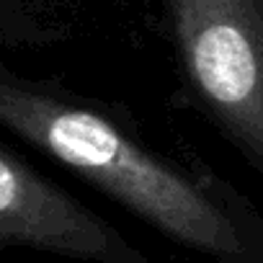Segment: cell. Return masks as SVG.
<instances>
[{
	"instance_id": "6da1fadb",
	"label": "cell",
	"mask_w": 263,
	"mask_h": 263,
	"mask_svg": "<svg viewBox=\"0 0 263 263\" xmlns=\"http://www.w3.org/2000/svg\"><path fill=\"white\" fill-rule=\"evenodd\" d=\"M0 121L168 237L222 258L242 250L232 219L199 186L150 155L106 116L3 80Z\"/></svg>"
},
{
	"instance_id": "7a4b0ae2",
	"label": "cell",
	"mask_w": 263,
	"mask_h": 263,
	"mask_svg": "<svg viewBox=\"0 0 263 263\" xmlns=\"http://www.w3.org/2000/svg\"><path fill=\"white\" fill-rule=\"evenodd\" d=\"M189 78L227 135L263 165V0H171Z\"/></svg>"
},
{
	"instance_id": "3957f363",
	"label": "cell",
	"mask_w": 263,
	"mask_h": 263,
	"mask_svg": "<svg viewBox=\"0 0 263 263\" xmlns=\"http://www.w3.org/2000/svg\"><path fill=\"white\" fill-rule=\"evenodd\" d=\"M0 242L98 263H150L101 217L29 168L8 147L0 150Z\"/></svg>"
}]
</instances>
